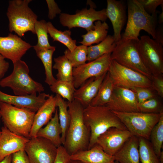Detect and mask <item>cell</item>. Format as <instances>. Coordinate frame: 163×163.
<instances>
[{
  "instance_id": "obj_1",
  "label": "cell",
  "mask_w": 163,
  "mask_h": 163,
  "mask_svg": "<svg viewBox=\"0 0 163 163\" xmlns=\"http://www.w3.org/2000/svg\"><path fill=\"white\" fill-rule=\"evenodd\" d=\"M67 104L70 121L62 145L71 155L88 149L90 131L84 121L83 106L75 100Z\"/></svg>"
},
{
  "instance_id": "obj_2",
  "label": "cell",
  "mask_w": 163,
  "mask_h": 163,
  "mask_svg": "<svg viewBox=\"0 0 163 163\" xmlns=\"http://www.w3.org/2000/svg\"><path fill=\"white\" fill-rule=\"evenodd\" d=\"M128 18L125 30L121 40H139L140 32L144 30L155 39L158 23L157 14L150 15L144 9L137 0L127 1Z\"/></svg>"
},
{
  "instance_id": "obj_3",
  "label": "cell",
  "mask_w": 163,
  "mask_h": 163,
  "mask_svg": "<svg viewBox=\"0 0 163 163\" xmlns=\"http://www.w3.org/2000/svg\"><path fill=\"white\" fill-rule=\"evenodd\" d=\"M83 118L90 131L88 149L97 144L99 136L110 128L127 130L119 118L105 106L89 105L84 109Z\"/></svg>"
},
{
  "instance_id": "obj_4",
  "label": "cell",
  "mask_w": 163,
  "mask_h": 163,
  "mask_svg": "<svg viewBox=\"0 0 163 163\" xmlns=\"http://www.w3.org/2000/svg\"><path fill=\"white\" fill-rule=\"evenodd\" d=\"M13 63L12 73L0 81L1 87L10 88L18 96L39 94L44 91L42 85L29 75V68L25 62L20 59Z\"/></svg>"
},
{
  "instance_id": "obj_5",
  "label": "cell",
  "mask_w": 163,
  "mask_h": 163,
  "mask_svg": "<svg viewBox=\"0 0 163 163\" xmlns=\"http://www.w3.org/2000/svg\"><path fill=\"white\" fill-rule=\"evenodd\" d=\"M31 0H12L9 1L6 15L9 20V29L20 37L27 31L35 34L34 25L37 16L29 7Z\"/></svg>"
},
{
  "instance_id": "obj_6",
  "label": "cell",
  "mask_w": 163,
  "mask_h": 163,
  "mask_svg": "<svg viewBox=\"0 0 163 163\" xmlns=\"http://www.w3.org/2000/svg\"><path fill=\"white\" fill-rule=\"evenodd\" d=\"M35 113L0 101V119L4 126L11 132L26 138L30 139Z\"/></svg>"
},
{
  "instance_id": "obj_7",
  "label": "cell",
  "mask_w": 163,
  "mask_h": 163,
  "mask_svg": "<svg viewBox=\"0 0 163 163\" xmlns=\"http://www.w3.org/2000/svg\"><path fill=\"white\" fill-rule=\"evenodd\" d=\"M112 111L133 136L148 140L152 130L163 114Z\"/></svg>"
},
{
  "instance_id": "obj_8",
  "label": "cell",
  "mask_w": 163,
  "mask_h": 163,
  "mask_svg": "<svg viewBox=\"0 0 163 163\" xmlns=\"http://www.w3.org/2000/svg\"><path fill=\"white\" fill-rule=\"evenodd\" d=\"M137 40H121L116 43L111 54L112 60L139 72L151 80L152 75L143 64L137 47Z\"/></svg>"
},
{
  "instance_id": "obj_9",
  "label": "cell",
  "mask_w": 163,
  "mask_h": 163,
  "mask_svg": "<svg viewBox=\"0 0 163 163\" xmlns=\"http://www.w3.org/2000/svg\"><path fill=\"white\" fill-rule=\"evenodd\" d=\"M136 43L142 60L152 75H163V44L145 35Z\"/></svg>"
},
{
  "instance_id": "obj_10",
  "label": "cell",
  "mask_w": 163,
  "mask_h": 163,
  "mask_svg": "<svg viewBox=\"0 0 163 163\" xmlns=\"http://www.w3.org/2000/svg\"><path fill=\"white\" fill-rule=\"evenodd\" d=\"M90 8L82 9L77 11L74 14L61 13L59 17V21L62 26L69 29L78 27L85 29L87 32L93 29L95 21H105L107 18L106 8L100 11L94 9L95 5L91 2Z\"/></svg>"
},
{
  "instance_id": "obj_11",
  "label": "cell",
  "mask_w": 163,
  "mask_h": 163,
  "mask_svg": "<svg viewBox=\"0 0 163 163\" xmlns=\"http://www.w3.org/2000/svg\"><path fill=\"white\" fill-rule=\"evenodd\" d=\"M115 85L131 89L136 87L152 88L151 79L142 74L111 60L108 71Z\"/></svg>"
},
{
  "instance_id": "obj_12",
  "label": "cell",
  "mask_w": 163,
  "mask_h": 163,
  "mask_svg": "<svg viewBox=\"0 0 163 163\" xmlns=\"http://www.w3.org/2000/svg\"><path fill=\"white\" fill-rule=\"evenodd\" d=\"M111 54H104L93 61L73 68V84L77 89L88 79L107 73L111 61Z\"/></svg>"
},
{
  "instance_id": "obj_13",
  "label": "cell",
  "mask_w": 163,
  "mask_h": 163,
  "mask_svg": "<svg viewBox=\"0 0 163 163\" xmlns=\"http://www.w3.org/2000/svg\"><path fill=\"white\" fill-rule=\"evenodd\" d=\"M57 150V147L50 141L39 137L30 139L24 149L30 163H53Z\"/></svg>"
},
{
  "instance_id": "obj_14",
  "label": "cell",
  "mask_w": 163,
  "mask_h": 163,
  "mask_svg": "<svg viewBox=\"0 0 163 163\" xmlns=\"http://www.w3.org/2000/svg\"><path fill=\"white\" fill-rule=\"evenodd\" d=\"M135 93L130 89L115 85L110 99L106 105L111 111L120 112H139Z\"/></svg>"
},
{
  "instance_id": "obj_15",
  "label": "cell",
  "mask_w": 163,
  "mask_h": 163,
  "mask_svg": "<svg viewBox=\"0 0 163 163\" xmlns=\"http://www.w3.org/2000/svg\"><path fill=\"white\" fill-rule=\"evenodd\" d=\"M133 136L128 130L111 127L99 136L97 144L107 154L114 156Z\"/></svg>"
},
{
  "instance_id": "obj_16",
  "label": "cell",
  "mask_w": 163,
  "mask_h": 163,
  "mask_svg": "<svg viewBox=\"0 0 163 163\" xmlns=\"http://www.w3.org/2000/svg\"><path fill=\"white\" fill-rule=\"evenodd\" d=\"M32 47L18 36L11 33L7 37H0V54L12 62L21 59Z\"/></svg>"
},
{
  "instance_id": "obj_17",
  "label": "cell",
  "mask_w": 163,
  "mask_h": 163,
  "mask_svg": "<svg viewBox=\"0 0 163 163\" xmlns=\"http://www.w3.org/2000/svg\"><path fill=\"white\" fill-rule=\"evenodd\" d=\"M107 4L106 14L112 25L116 44L121 40V32L127 21L126 5L123 0H107Z\"/></svg>"
},
{
  "instance_id": "obj_18",
  "label": "cell",
  "mask_w": 163,
  "mask_h": 163,
  "mask_svg": "<svg viewBox=\"0 0 163 163\" xmlns=\"http://www.w3.org/2000/svg\"><path fill=\"white\" fill-rule=\"evenodd\" d=\"M50 95L45 93L25 96L13 95L0 90V101L36 113Z\"/></svg>"
},
{
  "instance_id": "obj_19",
  "label": "cell",
  "mask_w": 163,
  "mask_h": 163,
  "mask_svg": "<svg viewBox=\"0 0 163 163\" xmlns=\"http://www.w3.org/2000/svg\"><path fill=\"white\" fill-rule=\"evenodd\" d=\"M29 139L11 132L5 126L2 127L0 135V162L8 156L24 150Z\"/></svg>"
},
{
  "instance_id": "obj_20",
  "label": "cell",
  "mask_w": 163,
  "mask_h": 163,
  "mask_svg": "<svg viewBox=\"0 0 163 163\" xmlns=\"http://www.w3.org/2000/svg\"><path fill=\"white\" fill-rule=\"evenodd\" d=\"M107 73L97 77L91 78L86 81L76 89L74 94V100L79 102L84 108L90 105L96 96Z\"/></svg>"
},
{
  "instance_id": "obj_21",
  "label": "cell",
  "mask_w": 163,
  "mask_h": 163,
  "mask_svg": "<svg viewBox=\"0 0 163 163\" xmlns=\"http://www.w3.org/2000/svg\"><path fill=\"white\" fill-rule=\"evenodd\" d=\"M57 108L56 96L50 95L35 113L29 135L30 139L36 137L39 130L47 123Z\"/></svg>"
},
{
  "instance_id": "obj_22",
  "label": "cell",
  "mask_w": 163,
  "mask_h": 163,
  "mask_svg": "<svg viewBox=\"0 0 163 163\" xmlns=\"http://www.w3.org/2000/svg\"><path fill=\"white\" fill-rule=\"evenodd\" d=\"M70 158L83 163H114L115 161L113 156L107 154L97 144L89 149L71 155Z\"/></svg>"
},
{
  "instance_id": "obj_23",
  "label": "cell",
  "mask_w": 163,
  "mask_h": 163,
  "mask_svg": "<svg viewBox=\"0 0 163 163\" xmlns=\"http://www.w3.org/2000/svg\"><path fill=\"white\" fill-rule=\"evenodd\" d=\"M139 138L132 136L113 156L119 163H140Z\"/></svg>"
},
{
  "instance_id": "obj_24",
  "label": "cell",
  "mask_w": 163,
  "mask_h": 163,
  "mask_svg": "<svg viewBox=\"0 0 163 163\" xmlns=\"http://www.w3.org/2000/svg\"><path fill=\"white\" fill-rule=\"evenodd\" d=\"M61 133L58 117V109L57 107L54 116L45 127L41 128L39 130L36 137L43 138L49 140L58 148L62 145Z\"/></svg>"
},
{
  "instance_id": "obj_25",
  "label": "cell",
  "mask_w": 163,
  "mask_h": 163,
  "mask_svg": "<svg viewBox=\"0 0 163 163\" xmlns=\"http://www.w3.org/2000/svg\"><path fill=\"white\" fill-rule=\"evenodd\" d=\"M109 28V26L105 21H97L94 23L93 29L82 35V40L79 43L87 47L94 43H98L107 36Z\"/></svg>"
},
{
  "instance_id": "obj_26",
  "label": "cell",
  "mask_w": 163,
  "mask_h": 163,
  "mask_svg": "<svg viewBox=\"0 0 163 163\" xmlns=\"http://www.w3.org/2000/svg\"><path fill=\"white\" fill-rule=\"evenodd\" d=\"M113 36L108 35L102 41L95 45L88 46L87 60L88 62L97 59L104 54L111 53L116 46Z\"/></svg>"
},
{
  "instance_id": "obj_27",
  "label": "cell",
  "mask_w": 163,
  "mask_h": 163,
  "mask_svg": "<svg viewBox=\"0 0 163 163\" xmlns=\"http://www.w3.org/2000/svg\"><path fill=\"white\" fill-rule=\"evenodd\" d=\"M114 86L107 72L96 96L90 105L93 106L105 105L110 99Z\"/></svg>"
},
{
  "instance_id": "obj_28",
  "label": "cell",
  "mask_w": 163,
  "mask_h": 163,
  "mask_svg": "<svg viewBox=\"0 0 163 163\" xmlns=\"http://www.w3.org/2000/svg\"><path fill=\"white\" fill-rule=\"evenodd\" d=\"M37 55L44 66L46 78L45 82L50 86L56 81L52 73V57L56 47L50 49H34Z\"/></svg>"
},
{
  "instance_id": "obj_29",
  "label": "cell",
  "mask_w": 163,
  "mask_h": 163,
  "mask_svg": "<svg viewBox=\"0 0 163 163\" xmlns=\"http://www.w3.org/2000/svg\"><path fill=\"white\" fill-rule=\"evenodd\" d=\"M55 63L53 68L57 70V80L68 82L73 83V67L64 55L54 59Z\"/></svg>"
},
{
  "instance_id": "obj_30",
  "label": "cell",
  "mask_w": 163,
  "mask_h": 163,
  "mask_svg": "<svg viewBox=\"0 0 163 163\" xmlns=\"http://www.w3.org/2000/svg\"><path fill=\"white\" fill-rule=\"evenodd\" d=\"M47 27L48 33L53 41H57L62 43L71 52L77 46L76 40L71 38V32L70 30L63 31L59 30L50 22H47Z\"/></svg>"
},
{
  "instance_id": "obj_31",
  "label": "cell",
  "mask_w": 163,
  "mask_h": 163,
  "mask_svg": "<svg viewBox=\"0 0 163 163\" xmlns=\"http://www.w3.org/2000/svg\"><path fill=\"white\" fill-rule=\"evenodd\" d=\"M56 107L58 109V117L61 129V138L62 145L64 144L66 133L70 121L67 101L59 95L56 94Z\"/></svg>"
},
{
  "instance_id": "obj_32",
  "label": "cell",
  "mask_w": 163,
  "mask_h": 163,
  "mask_svg": "<svg viewBox=\"0 0 163 163\" xmlns=\"http://www.w3.org/2000/svg\"><path fill=\"white\" fill-rule=\"evenodd\" d=\"M139 153L141 163H160L159 158L154 151L149 140L139 138Z\"/></svg>"
},
{
  "instance_id": "obj_33",
  "label": "cell",
  "mask_w": 163,
  "mask_h": 163,
  "mask_svg": "<svg viewBox=\"0 0 163 163\" xmlns=\"http://www.w3.org/2000/svg\"><path fill=\"white\" fill-rule=\"evenodd\" d=\"M87 46L82 45L77 46L72 52L68 49L64 52V55L75 68L83 65L87 61Z\"/></svg>"
},
{
  "instance_id": "obj_34",
  "label": "cell",
  "mask_w": 163,
  "mask_h": 163,
  "mask_svg": "<svg viewBox=\"0 0 163 163\" xmlns=\"http://www.w3.org/2000/svg\"><path fill=\"white\" fill-rule=\"evenodd\" d=\"M50 90L60 96L68 102H72L74 100V94L76 90L73 84L68 82L56 81L50 86Z\"/></svg>"
},
{
  "instance_id": "obj_35",
  "label": "cell",
  "mask_w": 163,
  "mask_h": 163,
  "mask_svg": "<svg viewBox=\"0 0 163 163\" xmlns=\"http://www.w3.org/2000/svg\"><path fill=\"white\" fill-rule=\"evenodd\" d=\"M34 29L38 41L37 44L33 46L34 49H50L54 47L51 46L49 43L47 22L45 20H37L35 24Z\"/></svg>"
},
{
  "instance_id": "obj_36",
  "label": "cell",
  "mask_w": 163,
  "mask_h": 163,
  "mask_svg": "<svg viewBox=\"0 0 163 163\" xmlns=\"http://www.w3.org/2000/svg\"><path fill=\"white\" fill-rule=\"evenodd\" d=\"M150 139L153 150L159 158L163 143V114L152 130Z\"/></svg>"
},
{
  "instance_id": "obj_37",
  "label": "cell",
  "mask_w": 163,
  "mask_h": 163,
  "mask_svg": "<svg viewBox=\"0 0 163 163\" xmlns=\"http://www.w3.org/2000/svg\"><path fill=\"white\" fill-rule=\"evenodd\" d=\"M139 112L146 113H163L162 104L156 97L149 99L144 102L138 103Z\"/></svg>"
},
{
  "instance_id": "obj_38",
  "label": "cell",
  "mask_w": 163,
  "mask_h": 163,
  "mask_svg": "<svg viewBox=\"0 0 163 163\" xmlns=\"http://www.w3.org/2000/svg\"><path fill=\"white\" fill-rule=\"evenodd\" d=\"M136 94L138 103H140L151 98L156 97L152 88L136 87L130 89Z\"/></svg>"
},
{
  "instance_id": "obj_39",
  "label": "cell",
  "mask_w": 163,
  "mask_h": 163,
  "mask_svg": "<svg viewBox=\"0 0 163 163\" xmlns=\"http://www.w3.org/2000/svg\"><path fill=\"white\" fill-rule=\"evenodd\" d=\"M145 10L149 14H153L157 11L156 9L159 5L163 4V0H137Z\"/></svg>"
},
{
  "instance_id": "obj_40",
  "label": "cell",
  "mask_w": 163,
  "mask_h": 163,
  "mask_svg": "<svg viewBox=\"0 0 163 163\" xmlns=\"http://www.w3.org/2000/svg\"><path fill=\"white\" fill-rule=\"evenodd\" d=\"M163 75H152L151 79L152 89L161 97H163Z\"/></svg>"
},
{
  "instance_id": "obj_41",
  "label": "cell",
  "mask_w": 163,
  "mask_h": 163,
  "mask_svg": "<svg viewBox=\"0 0 163 163\" xmlns=\"http://www.w3.org/2000/svg\"><path fill=\"white\" fill-rule=\"evenodd\" d=\"M71 160L70 155L63 145L57 148L56 158L53 163H68Z\"/></svg>"
},
{
  "instance_id": "obj_42",
  "label": "cell",
  "mask_w": 163,
  "mask_h": 163,
  "mask_svg": "<svg viewBox=\"0 0 163 163\" xmlns=\"http://www.w3.org/2000/svg\"><path fill=\"white\" fill-rule=\"evenodd\" d=\"M11 163H30L28 156L24 151L17 152L11 155Z\"/></svg>"
},
{
  "instance_id": "obj_43",
  "label": "cell",
  "mask_w": 163,
  "mask_h": 163,
  "mask_svg": "<svg viewBox=\"0 0 163 163\" xmlns=\"http://www.w3.org/2000/svg\"><path fill=\"white\" fill-rule=\"evenodd\" d=\"M46 1L48 8V17L49 19H53L57 14L61 13V10L54 0H46Z\"/></svg>"
},
{
  "instance_id": "obj_44",
  "label": "cell",
  "mask_w": 163,
  "mask_h": 163,
  "mask_svg": "<svg viewBox=\"0 0 163 163\" xmlns=\"http://www.w3.org/2000/svg\"><path fill=\"white\" fill-rule=\"evenodd\" d=\"M5 59L0 54V81L3 78L9 66V62L6 61Z\"/></svg>"
},
{
  "instance_id": "obj_45",
  "label": "cell",
  "mask_w": 163,
  "mask_h": 163,
  "mask_svg": "<svg viewBox=\"0 0 163 163\" xmlns=\"http://www.w3.org/2000/svg\"><path fill=\"white\" fill-rule=\"evenodd\" d=\"M158 42L163 44V30L162 26L157 27L156 31V37L155 39Z\"/></svg>"
},
{
  "instance_id": "obj_46",
  "label": "cell",
  "mask_w": 163,
  "mask_h": 163,
  "mask_svg": "<svg viewBox=\"0 0 163 163\" xmlns=\"http://www.w3.org/2000/svg\"><path fill=\"white\" fill-rule=\"evenodd\" d=\"M162 11L159 14V15L158 19V23L160 24H161L163 23V4L161 5Z\"/></svg>"
},
{
  "instance_id": "obj_47",
  "label": "cell",
  "mask_w": 163,
  "mask_h": 163,
  "mask_svg": "<svg viewBox=\"0 0 163 163\" xmlns=\"http://www.w3.org/2000/svg\"><path fill=\"white\" fill-rule=\"evenodd\" d=\"M11 155L6 157L0 163H11Z\"/></svg>"
},
{
  "instance_id": "obj_48",
  "label": "cell",
  "mask_w": 163,
  "mask_h": 163,
  "mask_svg": "<svg viewBox=\"0 0 163 163\" xmlns=\"http://www.w3.org/2000/svg\"><path fill=\"white\" fill-rule=\"evenodd\" d=\"M159 159L160 161V163H163V152L161 151L159 156Z\"/></svg>"
},
{
  "instance_id": "obj_49",
  "label": "cell",
  "mask_w": 163,
  "mask_h": 163,
  "mask_svg": "<svg viewBox=\"0 0 163 163\" xmlns=\"http://www.w3.org/2000/svg\"><path fill=\"white\" fill-rule=\"evenodd\" d=\"M68 163H83L82 162L78 160H70Z\"/></svg>"
},
{
  "instance_id": "obj_50",
  "label": "cell",
  "mask_w": 163,
  "mask_h": 163,
  "mask_svg": "<svg viewBox=\"0 0 163 163\" xmlns=\"http://www.w3.org/2000/svg\"><path fill=\"white\" fill-rule=\"evenodd\" d=\"M114 163H119L117 161H115Z\"/></svg>"
},
{
  "instance_id": "obj_51",
  "label": "cell",
  "mask_w": 163,
  "mask_h": 163,
  "mask_svg": "<svg viewBox=\"0 0 163 163\" xmlns=\"http://www.w3.org/2000/svg\"><path fill=\"white\" fill-rule=\"evenodd\" d=\"M0 134H1V131H0Z\"/></svg>"
}]
</instances>
